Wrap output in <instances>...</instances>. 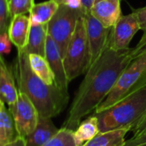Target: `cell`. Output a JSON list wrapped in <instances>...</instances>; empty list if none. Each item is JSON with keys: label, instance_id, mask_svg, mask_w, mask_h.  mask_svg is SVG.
<instances>
[{"label": "cell", "instance_id": "15", "mask_svg": "<svg viewBox=\"0 0 146 146\" xmlns=\"http://www.w3.org/2000/svg\"><path fill=\"white\" fill-rule=\"evenodd\" d=\"M47 36V24L31 25L27 42L21 50L28 55L36 54L44 56Z\"/></svg>", "mask_w": 146, "mask_h": 146}, {"label": "cell", "instance_id": "20", "mask_svg": "<svg viewBox=\"0 0 146 146\" xmlns=\"http://www.w3.org/2000/svg\"><path fill=\"white\" fill-rule=\"evenodd\" d=\"M29 63L33 73L48 85H56L53 73L44 56L36 54L28 55Z\"/></svg>", "mask_w": 146, "mask_h": 146}, {"label": "cell", "instance_id": "13", "mask_svg": "<svg viewBox=\"0 0 146 146\" xmlns=\"http://www.w3.org/2000/svg\"><path fill=\"white\" fill-rule=\"evenodd\" d=\"M59 129L54 125L51 118L38 117L35 129L25 138L26 146H43L52 139Z\"/></svg>", "mask_w": 146, "mask_h": 146}, {"label": "cell", "instance_id": "14", "mask_svg": "<svg viewBox=\"0 0 146 146\" xmlns=\"http://www.w3.org/2000/svg\"><path fill=\"white\" fill-rule=\"evenodd\" d=\"M30 27V18L27 15H18L13 16L8 33L11 42L17 47L18 50H21L25 47L27 42Z\"/></svg>", "mask_w": 146, "mask_h": 146}, {"label": "cell", "instance_id": "2", "mask_svg": "<svg viewBox=\"0 0 146 146\" xmlns=\"http://www.w3.org/2000/svg\"><path fill=\"white\" fill-rule=\"evenodd\" d=\"M18 92L24 93L38 110L39 117L52 118L67 106L68 96L62 93L56 85H48L32 70L28 54L18 50L14 69Z\"/></svg>", "mask_w": 146, "mask_h": 146}, {"label": "cell", "instance_id": "33", "mask_svg": "<svg viewBox=\"0 0 146 146\" xmlns=\"http://www.w3.org/2000/svg\"><path fill=\"white\" fill-rule=\"evenodd\" d=\"M136 146H146V143L145 144H142V145H136Z\"/></svg>", "mask_w": 146, "mask_h": 146}, {"label": "cell", "instance_id": "17", "mask_svg": "<svg viewBox=\"0 0 146 146\" xmlns=\"http://www.w3.org/2000/svg\"><path fill=\"white\" fill-rule=\"evenodd\" d=\"M58 4L54 0H48L39 3H34L29 14L31 25L48 24L58 9Z\"/></svg>", "mask_w": 146, "mask_h": 146}, {"label": "cell", "instance_id": "31", "mask_svg": "<svg viewBox=\"0 0 146 146\" xmlns=\"http://www.w3.org/2000/svg\"><path fill=\"white\" fill-rule=\"evenodd\" d=\"M4 146H26V140H25L24 138L20 137L16 140H15L14 142L9 143V144H8V145Z\"/></svg>", "mask_w": 146, "mask_h": 146}, {"label": "cell", "instance_id": "26", "mask_svg": "<svg viewBox=\"0 0 146 146\" xmlns=\"http://www.w3.org/2000/svg\"><path fill=\"white\" fill-rule=\"evenodd\" d=\"M133 12L136 15L138 18L140 26V30L144 31V33H146V6L134 9Z\"/></svg>", "mask_w": 146, "mask_h": 146}, {"label": "cell", "instance_id": "34", "mask_svg": "<svg viewBox=\"0 0 146 146\" xmlns=\"http://www.w3.org/2000/svg\"><path fill=\"white\" fill-rule=\"evenodd\" d=\"M8 1H9V0H8Z\"/></svg>", "mask_w": 146, "mask_h": 146}, {"label": "cell", "instance_id": "32", "mask_svg": "<svg viewBox=\"0 0 146 146\" xmlns=\"http://www.w3.org/2000/svg\"><path fill=\"white\" fill-rule=\"evenodd\" d=\"M58 5H61V4H64V3H65V1L66 0H54Z\"/></svg>", "mask_w": 146, "mask_h": 146}, {"label": "cell", "instance_id": "4", "mask_svg": "<svg viewBox=\"0 0 146 146\" xmlns=\"http://www.w3.org/2000/svg\"><path fill=\"white\" fill-rule=\"evenodd\" d=\"M146 85V52L133 58L119 76L114 87L97 107L94 113L101 112Z\"/></svg>", "mask_w": 146, "mask_h": 146}, {"label": "cell", "instance_id": "30", "mask_svg": "<svg viewBox=\"0 0 146 146\" xmlns=\"http://www.w3.org/2000/svg\"><path fill=\"white\" fill-rule=\"evenodd\" d=\"M99 1L101 0H81L82 9L84 10V12H88L91 9V8Z\"/></svg>", "mask_w": 146, "mask_h": 146}, {"label": "cell", "instance_id": "1", "mask_svg": "<svg viewBox=\"0 0 146 146\" xmlns=\"http://www.w3.org/2000/svg\"><path fill=\"white\" fill-rule=\"evenodd\" d=\"M131 50L117 51L108 46L102 56L90 66L62 127L74 131L86 115L95 111L133 60Z\"/></svg>", "mask_w": 146, "mask_h": 146}, {"label": "cell", "instance_id": "28", "mask_svg": "<svg viewBox=\"0 0 146 146\" xmlns=\"http://www.w3.org/2000/svg\"><path fill=\"white\" fill-rule=\"evenodd\" d=\"M133 132V137H137L144 133H146V115L132 129Z\"/></svg>", "mask_w": 146, "mask_h": 146}, {"label": "cell", "instance_id": "9", "mask_svg": "<svg viewBox=\"0 0 146 146\" xmlns=\"http://www.w3.org/2000/svg\"><path fill=\"white\" fill-rule=\"evenodd\" d=\"M139 30H140V26L133 12L127 15H121L111 28L109 46L117 51L130 49V42Z\"/></svg>", "mask_w": 146, "mask_h": 146}, {"label": "cell", "instance_id": "25", "mask_svg": "<svg viewBox=\"0 0 146 146\" xmlns=\"http://www.w3.org/2000/svg\"><path fill=\"white\" fill-rule=\"evenodd\" d=\"M144 52H146V33H144L139 42L137 44V45L134 48L131 50V55L133 59Z\"/></svg>", "mask_w": 146, "mask_h": 146}, {"label": "cell", "instance_id": "8", "mask_svg": "<svg viewBox=\"0 0 146 146\" xmlns=\"http://www.w3.org/2000/svg\"><path fill=\"white\" fill-rule=\"evenodd\" d=\"M86 30L91 50V65L95 62L109 46L111 28L105 27L90 12L84 13Z\"/></svg>", "mask_w": 146, "mask_h": 146}, {"label": "cell", "instance_id": "29", "mask_svg": "<svg viewBox=\"0 0 146 146\" xmlns=\"http://www.w3.org/2000/svg\"><path fill=\"white\" fill-rule=\"evenodd\" d=\"M65 5L68 6L71 9H82V3L81 0H66L64 3Z\"/></svg>", "mask_w": 146, "mask_h": 146}, {"label": "cell", "instance_id": "27", "mask_svg": "<svg viewBox=\"0 0 146 146\" xmlns=\"http://www.w3.org/2000/svg\"><path fill=\"white\" fill-rule=\"evenodd\" d=\"M146 143V133H144L137 137H133L128 140H126L124 146H136L145 144Z\"/></svg>", "mask_w": 146, "mask_h": 146}, {"label": "cell", "instance_id": "6", "mask_svg": "<svg viewBox=\"0 0 146 146\" xmlns=\"http://www.w3.org/2000/svg\"><path fill=\"white\" fill-rule=\"evenodd\" d=\"M84 13L82 9H74L61 4L47 24V33L58 45L62 57L75 31L78 21Z\"/></svg>", "mask_w": 146, "mask_h": 146}, {"label": "cell", "instance_id": "23", "mask_svg": "<svg viewBox=\"0 0 146 146\" xmlns=\"http://www.w3.org/2000/svg\"><path fill=\"white\" fill-rule=\"evenodd\" d=\"M12 18L8 0H0V33H8Z\"/></svg>", "mask_w": 146, "mask_h": 146}, {"label": "cell", "instance_id": "10", "mask_svg": "<svg viewBox=\"0 0 146 146\" xmlns=\"http://www.w3.org/2000/svg\"><path fill=\"white\" fill-rule=\"evenodd\" d=\"M44 57L53 73L56 86L62 93L68 96V87L69 81L67 78L63 63V57L60 52L58 45L49 35L46 38Z\"/></svg>", "mask_w": 146, "mask_h": 146}, {"label": "cell", "instance_id": "18", "mask_svg": "<svg viewBox=\"0 0 146 146\" xmlns=\"http://www.w3.org/2000/svg\"><path fill=\"white\" fill-rule=\"evenodd\" d=\"M99 133L98 120L93 115L81 121L74 130V137L76 146H83L86 142L95 138Z\"/></svg>", "mask_w": 146, "mask_h": 146}, {"label": "cell", "instance_id": "19", "mask_svg": "<svg viewBox=\"0 0 146 146\" xmlns=\"http://www.w3.org/2000/svg\"><path fill=\"white\" fill-rule=\"evenodd\" d=\"M129 131V129L124 128L99 133L83 146H124L126 142L125 136Z\"/></svg>", "mask_w": 146, "mask_h": 146}, {"label": "cell", "instance_id": "3", "mask_svg": "<svg viewBox=\"0 0 146 146\" xmlns=\"http://www.w3.org/2000/svg\"><path fill=\"white\" fill-rule=\"evenodd\" d=\"M94 115L98 120L99 133L124 128L131 131L146 115V85Z\"/></svg>", "mask_w": 146, "mask_h": 146}, {"label": "cell", "instance_id": "21", "mask_svg": "<svg viewBox=\"0 0 146 146\" xmlns=\"http://www.w3.org/2000/svg\"><path fill=\"white\" fill-rule=\"evenodd\" d=\"M74 130L62 127L58 133L43 146H76Z\"/></svg>", "mask_w": 146, "mask_h": 146}, {"label": "cell", "instance_id": "12", "mask_svg": "<svg viewBox=\"0 0 146 146\" xmlns=\"http://www.w3.org/2000/svg\"><path fill=\"white\" fill-rule=\"evenodd\" d=\"M17 97L18 89L12 71L0 55V100L8 106H11L15 104Z\"/></svg>", "mask_w": 146, "mask_h": 146}, {"label": "cell", "instance_id": "24", "mask_svg": "<svg viewBox=\"0 0 146 146\" xmlns=\"http://www.w3.org/2000/svg\"><path fill=\"white\" fill-rule=\"evenodd\" d=\"M11 40L9 33H0V55H6L11 51Z\"/></svg>", "mask_w": 146, "mask_h": 146}, {"label": "cell", "instance_id": "5", "mask_svg": "<svg viewBox=\"0 0 146 146\" xmlns=\"http://www.w3.org/2000/svg\"><path fill=\"white\" fill-rule=\"evenodd\" d=\"M91 50L84 15L79 19L75 31L68 44L63 63L68 81L86 73L91 66Z\"/></svg>", "mask_w": 146, "mask_h": 146}, {"label": "cell", "instance_id": "16", "mask_svg": "<svg viewBox=\"0 0 146 146\" xmlns=\"http://www.w3.org/2000/svg\"><path fill=\"white\" fill-rule=\"evenodd\" d=\"M21 136L5 103L0 100V146L14 142Z\"/></svg>", "mask_w": 146, "mask_h": 146}, {"label": "cell", "instance_id": "11", "mask_svg": "<svg viewBox=\"0 0 146 146\" xmlns=\"http://www.w3.org/2000/svg\"><path fill=\"white\" fill-rule=\"evenodd\" d=\"M121 1V0H101L96 3L88 12L105 27L112 28L122 15Z\"/></svg>", "mask_w": 146, "mask_h": 146}, {"label": "cell", "instance_id": "7", "mask_svg": "<svg viewBox=\"0 0 146 146\" xmlns=\"http://www.w3.org/2000/svg\"><path fill=\"white\" fill-rule=\"evenodd\" d=\"M8 109L13 116L20 136L25 139L37 126L39 117L38 110L27 95L20 92H18L15 104L9 106Z\"/></svg>", "mask_w": 146, "mask_h": 146}, {"label": "cell", "instance_id": "22", "mask_svg": "<svg viewBox=\"0 0 146 146\" xmlns=\"http://www.w3.org/2000/svg\"><path fill=\"white\" fill-rule=\"evenodd\" d=\"M34 0H9V9L12 16L29 13L34 5Z\"/></svg>", "mask_w": 146, "mask_h": 146}]
</instances>
